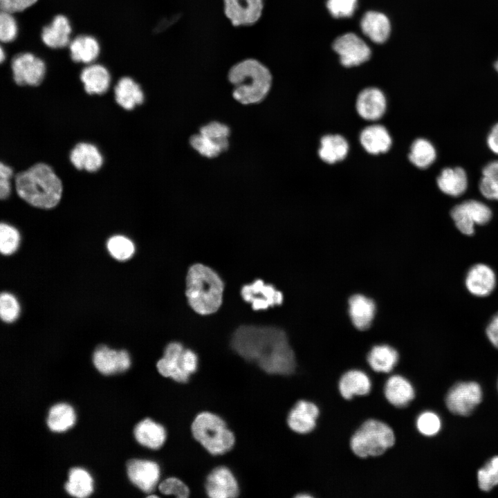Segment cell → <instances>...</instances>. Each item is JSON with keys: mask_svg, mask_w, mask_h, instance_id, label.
<instances>
[{"mask_svg": "<svg viewBox=\"0 0 498 498\" xmlns=\"http://www.w3.org/2000/svg\"><path fill=\"white\" fill-rule=\"evenodd\" d=\"M450 215L457 229L461 233L470 236L474 233L475 225H485L490 220L492 212L481 201L468 200L455 205Z\"/></svg>", "mask_w": 498, "mask_h": 498, "instance_id": "obj_8", "label": "cell"}, {"mask_svg": "<svg viewBox=\"0 0 498 498\" xmlns=\"http://www.w3.org/2000/svg\"><path fill=\"white\" fill-rule=\"evenodd\" d=\"M351 320L358 330L367 329L375 316L376 305L372 299L362 295H353L349 301Z\"/></svg>", "mask_w": 498, "mask_h": 498, "instance_id": "obj_28", "label": "cell"}, {"mask_svg": "<svg viewBox=\"0 0 498 498\" xmlns=\"http://www.w3.org/2000/svg\"><path fill=\"white\" fill-rule=\"evenodd\" d=\"M17 21L12 13L2 11L0 12V40L2 43H9L15 40L17 35Z\"/></svg>", "mask_w": 498, "mask_h": 498, "instance_id": "obj_44", "label": "cell"}, {"mask_svg": "<svg viewBox=\"0 0 498 498\" xmlns=\"http://www.w3.org/2000/svg\"><path fill=\"white\" fill-rule=\"evenodd\" d=\"M465 284L468 291L477 297H486L494 290L496 275L488 265L477 264L468 271Z\"/></svg>", "mask_w": 498, "mask_h": 498, "instance_id": "obj_20", "label": "cell"}, {"mask_svg": "<svg viewBox=\"0 0 498 498\" xmlns=\"http://www.w3.org/2000/svg\"><path fill=\"white\" fill-rule=\"evenodd\" d=\"M205 490L212 498H234L239 495L237 480L231 471L224 466L214 468L208 476Z\"/></svg>", "mask_w": 498, "mask_h": 498, "instance_id": "obj_16", "label": "cell"}, {"mask_svg": "<svg viewBox=\"0 0 498 498\" xmlns=\"http://www.w3.org/2000/svg\"><path fill=\"white\" fill-rule=\"evenodd\" d=\"M478 484L483 491H490L498 485V456L492 458L477 473Z\"/></svg>", "mask_w": 498, "mask_h": 498, "instance_id": "obj_40", "label": "cell"}, {"mask_svg": "<svg viewBox=\"0 0 498 498\" xmlns=\"http://www.w3.org/2000/svg\"><path fill=\"white\" fill-rule=\"evenodd\" d=\"M223 283L210 268L201 264L192 265L186 278V296L190 306L199 314L216 312L222 302Z\"/></svg>", "mask_w": 498, "mask_h": 498, "instance_id": "obj_4", "label": "cell"}, {"mask_svg": "<svg viewBox=\"0 0 498 498\" xmlns=\"http://www.w3.org/2000/svg\"><path fill=\"white\" fill-rule=\"evenodd\" d=\"M93 479L85 470L80 468H71L68 472V480L65 484L66 492L71 496L83 498L93 492Z\"/></svg>", "mask_w": 498, "mask_h": 498, "instance_id": "obj_35", "label": "cell"}, {"mask_svg": "<svg viewBox=\"0 0 498 498\" xmlns=\"http://www.w3.org/2000/svg\"><path fill=\"white\" fill-rule=\"evenodd\" d=\"M342 64L347 67L358 66L369 59L371 50L366 43L354 33L338 37L333 44Z\"/></svg>", "mask_w": 498, "mask_h": 498, "instance_id": "obj_12", "label": "cell"}, {"mask_svg": "<svg viewBox=\"0 0 498 498\" xmlns=\"http://www.w3.org/2000/svg\"><path fill=\"white\" fill-rule=\"evenodd\" d=\"M127 474L130 481L142 491L153 490L160 477V468L154 461L131 459L127 462Z\"/></svg>", "mask_w": 498, "mask_h": 498, "instance_id": "obj_17", "label": "cell"}, {"mask_svg": "<svg viewBox=\"0 0 498 498\" xmlns=\"http://www.w3.org/2000/svg\"><path fill=\"white\" fill-rule=\"evenodd\" d=\"M487 144L493 153L498 154V123L492 127L487 138Z\"/></svg>", "mask_w": 498, "mask_h": 498, "instance_id": "obj_51", "label": "cell"}, {"mask_svg": "<svg viewBox=\"0 0 498 498\" xmlns=\"http://www.w3.org/2000/svg\"><path fill=\"white\" fill-rule=\"evenodd\" d=\"M93 362L95 368L106 375L124 371L130 366V358L126 351H116L105 345L96 348Z\"/></svg>", "mask_w": 498, "mask_h": 498, "instance_id": "obj_18", "label": "cell"}, {"mask_svg": "<svg viewBox=\"0 0 498 498\" xmlns=\"http://www.w3.org/2000/svg\"><path fill=\"white\" fill-rule=\"evenodd\" d=\"M20 235L18 230L7 223L0 225V250L3 255H11L18 248Z\"/></svg>", "mask_w": 498, "mask_h": 498, "instance_id": "obj_41", "label": "cell"}, {"mask_svg": "<svg viewBox=\"0 0 498 498\" xmlns=\"http://www.w3.org/2000/svg\"><path fill=\"white\" fill-rule=\"evenodd\" d=\"M231 345L239 356L268 374L289 376L297 371L296 353L279 328L241 326L233 333Z\"/></svg>", "mask_w": 498, "mask_h": 498, "instance_id": "obj_1", "label": "cell"}, {"mask_svg": "<svg viewBox=\"0 0 498 498\" xmlns=\"http://www.w3.org/2000/svg\"><path fill=\"white\" fill-rule=\"evenodd\" d=\"M15 183L19 196L38 208H53L62 197V182L53 169L45 163H37L19 172L15 176Z\"/></svg>", "mask_w": 498, "mask_h": 498, "instance_id": "obj_2", "label": "cell"}, {"mask_svg": "<svg viewBox=\"0 0 498 498\" xmlns=\"http://www.w3.org/2000/svg\"><path fill=\"white\" fill-rule=\"evenodd\" d=\"M360 141L365 150L374 155L387 152L392 143L389 131L381 124L365 127L360 133Z\"/></svg>", "mask_w": 498, "mask_h": 498, "instance_id": "obj_25", "label": "cell"}, {"mask_svg": "<svg viewBox=\"0 0 498 498\" xmlns=\"http://www.w3.org/2000/svg\"><path fill=\"white\" fill-rule=\"evenodd\" d=\"M408 157L414 165L420 169H425L434 162L436 152L429 140L418 138L412 142Z\"/></svg>", "mask_w": 498, "mask_h": 498, "instance_id": "obj_37", "label": "cell"}, {"mask_svg": "<svg viewBox=\"0 0 498 498\" xmlns=\"http://www.w3.org/2000/svg\"><path fill=\"white\" fill-rule=\"evenodd\" d=\"M358 0H328L326 7L336 18L351 17L357 6Z\"/></svg>", "mask_w": 498, "mask_h": 498, "instance_id": "obj_45", "label": "cell"}, {"mask_svg": "<svg viewBox=\"0 0 498 498\" xmlns=\"http://www.w3.org/2000/svg\"><path fill=\"white\" fill-rule=\"evenodd\" d=\"M72 32L68 19L64 15H57L50 24L42 28L41 39L48 48L58 49L65 48L70 44Z\"/></svg>", "mask_w": 498, "mask_h": 498, "instance_id": "obj_23", "label": "cell"}, {"mask_svg": "<svg viewBox=\"0 0 498 498\" xmlns=\"http://www.w3.org/2000/svg\"><path fill=\"white\" fill-rule=\"evenodd\" d=\"M191 428L195 439L212 454H223L234 443V436L223 420L211 412L199 414Z\"/></svg>", "mask_w": 498, "mask_h": 498, "instance_id": "obj_6", "label": "cell"}, {"mask_svg": "<svg viewBox=\"0 0 498 498\" xmlns=\"http://www.w3.org/2000/svg\"><path fill=\"white\" fill-rule=\"evenodd\" d=\"M437 185L444 194L451 196L463 194L468 187V178L465 170L459 167L443 169L438 176Z\"/></svg>", "mask_w": 498, "mask_h": 498, "instance_id": "obj_31", "label": "cell"}, {"mask_svg": "<svg viewBox=\"0 0 498 498\" xmlns=\"http://www.w3.org/2000/svg\"><path fill=\"white\" fill-rule=\"evenodd\" d=\"M12 169L10 167L3 163L0 165V197L1 199H7L11 191L10 179L12 176Z\"/></svg>", "mask_w": 498, "mask_h": 498, "instance_id": "obj_48", "label": "cell"}, {"mask_svg": "<svg viewBox=\"0 0 498 498\" xmlns=\"http://www.w3.org/2000/svg\"><path fill=\"white\" fill-rule=\"evenodd\" d=\"M495 68L497 70V71L498 72V60L495 64Z\"/></svg>", "mask_w": 498, "mask_h": 498, "instance_id": "obj_53", "label": "cell"}, {"mask_svg": "<svg viewBox=\"0 0 498 498\" xmlns=\"http://www.w3.org/2000/svg\"><path fill=\"white\" fill-rule=\"evenodd\" d=\"M366 359L373 371L389 376L400 361V354L392 346L380 344L369 350Z\"/></svg>", "mask_w": 498, "mask_h": 498, "instance_id": "obj_24", "label": "cell"}, {"mask_svg": "<svg viewBox=\"0 0 498 498\" xmlns=\"http://www.w3.org/2000/svg\"><path fill=\"white\" fill-rule=\"evenodd\" d=\"M372 387L369 376L364 371L352 369L344 372L338 381L340 395L347 400L368 395Z\"/></svg>", "mask_w": 498, "mask_h": 498, "instance_id": "obj_22", "label": "cell"}, {"mask_svg": "<svg viewBox=\"0 0 498 498\" xmlns=\"http://www.w3.org/2000/svg\"><path fill=\"white\" fill-rule=\"evenodd\" d=\"M243 299L251 303L254 310L266 309L269 306L281 304L283 295L272 285L265 284L261 279L245 285L241 290Z\"/></svg>", "mask_w": 498, "mask_h": 498, "instance_id": "obj_14", "label": "cell"}, {"mask_svg": "<svg viewBox=\"0 0 498 498\" xmlns=\"http://www.w3.org/2000/svg\"><path fill=\"white\" fill-rule=\"evenodd\" d=\"M158 488L164 495H173L178 498H186L190 494L188 487L176 477L166 479L160 483Z\"/></svg>", "mask_w": 498, "mask_h": 498, "instance_id": "obj_46", "label": "cell"}, {"mask_svg": "<svg viewBox=\"0 0 498 498\" xmlns=\"http://www.w3.org/2000/svg\"><path fill=\"white\" fill-rule=\"evenodd\" d=\"M228 79L233 98L243 104L262 101L272 85V75L266 65L255 58L242 59L231 66Z\"/></svg>", "mask_w": 498, "mask_h": 498, "instance_id": "obj_3", "label": "cell"}, {"mask_svg": "<svg viewBox=\"0 0 498 498\" xmlns=\"http://www.w3.org/2000/svg\"><path fill=\"white\" fill-rule=\"evenodd\" d=\"M348 151L349 144L343 136L329 134L322 138L318 155L325 163L333 164L342 160Z\"/></svg>", "mask_w": 498, "mask_h": 498, "instance_id": "obj_34", "label": "cell"}, {"mask_svg": "<svg viewBox=\"0 0 498 498\" xmlns=\"http://www.w3.org/2000/svg\"><path fill=\"white\" fill-rule=\"evenodd\" d=\"M383 391L389 403L398 409L407 407L416 397L412 382L407 378L398 374L389 376Z\"/></svg>", "mask_w": 498, "mask_h": 498, "instance_id": "obj_15", "label": "cell"}, {"mask_svg": "<svg viewBox=\"0 0 498 498\" xmlns=\"http://www.w3.org/2000/svg\"><path fill=\"white\" fill-rule=\"evenodd\" d=\"M416 426L421 434L430 436L438 433L441 428V421L436 414L427 411L418 416Z\"/></svg>", "mask_w": 498, "mask_h": 498, "instance_id": "obj_43", "label": "cell"}, {"mask_svg": "<svg viewBox=\"0 0 498 498\" xmlns=\"http://www.w3.org/2000/svg\"><path fill=\"white\" fill-rule=\"evenodd\" d=\"M70 160L76 169L90 172L98 170L103 163L98 149L87 142H80L75 146L70 154Z\"/></svg>", "mask_w": 498, "mask_h": 498, "instance_id": "obj_27", "label": "cell"}, {"mask_svg": "<svg viewBox=\"0 0 498 498\" xmlns=\"http://www.w3.org/2000/svg\"><path fill=\"white\" fill-rule=\"evenodd\" d=\"M482 400V391L475 382H461L454 385L448 391L445 403L453 414L470 415Z\"/></svg>", "mask_w": 498, "mask_h": 498, "instance_id": "obj_10", "label": "cell"}, {"mask_svg": "<svg viewBox=\"0 0 498 498\" xmlns=\"http://www.w3.org/2000/svg\"><path fill=\"white\" fill-rule=\"evenodd\" d=\"M6 59V53L2 46L0 48V63H3Z\"/></svg>", "mask_w": 498, "mask_h": 498, "instance_id": "obj_52", "label": "cell"}, {"mask_svg": "<svg viewBox=\"0 0 498 498\" xmlns=\"http://www.w3.org/2000/svg\"><path fill=\"white\" fill-rule=\"evenodd\" d=\"M70 57L76 63L91 64L99 56L100 48L93 36L81 35L75 37L68 45Z\"/></svg>", "mask_w": 498, "mask_h": 498, "instance_id": "obj_30", "label": "cell"}, {"mask_svg": "<svg viewBox=\"0 0 498 498\" xmlns=\"http://www.w3.org/2000/svg\"><path fill=\"white\" fill-rule=\"evenodd\" d=\"M356 108L365 120L374 121L382 117L386 111L387 102L384 93L377 88L362 90L358 95Z\"/></svg>", "mask_w": 498, "mask_h": 498, "instance_id": "obj_19", "label": "cell"}, {"mask_svg": "<svg viewBox=\"0 0 498 498\" xmlns=\"http://www.w3.org/2000/svg\"><path fill=\"white\" fill-rule=\"evenodd\" d=\"M396 443V435L387 423L376 418L365 421L352 434L349 445L360 458L378 457Z\"/></svg>", "mask_w": 498, "mask_h": 498, "instance_id": "obj_5", "label": "cell"}, {"mask_svg": "<svg viewBox=\"0 0 498 498\" xmlns=\"http://www.w3.org/2000/svg\"><path fill=\"white\" fill-rule=\"evenodd\" d=\"M20 306L16 297L9 293H2L0 297V315L3 322H12L19 315Z\"/></svg>", "mask_w": 498, "mask_h": 498, "instance_id": "obj_42", "label": "cell"}, {"mask_svg": "<svg viewBox=\"0 0 498 498\" xmlns=\"http://www.w3.org/2000/svg\"><path fill=\"white\" fill-rule=\"evenodd\" d=\"M85 91L90 95H101L107 91L111 83V75L107 68L99 64L84 67L80 76Z\"/></svg>", "mask_w": 498, "mask_h": 498, "instance_id": "obj_26", "label": "cell"}, {"mask_svg": "<svg viewBox=\"0 0 498 498\" xmlns=\"http://www.w3.org/2000/svg\"><path fill=\"white\" fill-rule=\"evenodd\" d=\"M361 29L363 33L376 43L386 41L390 33V22L384 14L369 11L361 19Z\"/></svg>", "mask_w": 498, "mask_h": 498, "instance_id": "obj_32", "label": "cell"}, {"mask_svg": "<svg viewBox=\"0 0 498 498\" xmlns=\"http://www.w3.org/2000/svg\"><path fill=\"white\" fill-rule=\"evenodd\" d=\"M133 434L140 444L151 449L160 448L166 439L164 427L150 418L139 422L134 428Z\"/></svg>", "mask_w": 498, "mask_h": 498, "instance_id": "obj_33", "label": "cell"}, {"mask_svg": "<svg viewBox=\"0 0 498 498\" xmlns=\"http://www.w3.org/2000/svg\"><path fill=\"white\" fill-rule=\"evenodd\" d=\"M183 351L184 349L179 342H173L168 344L165 349L163 357L156 364L159 373L177 382H187L190 375L185 372L181 365Z\"/></svg>", "mask_w": 498, "mask_h": 498, "instance_id": "obj_21", "label": "cell"}, {"mask_svg": "<svg viewBox=\"0 0 498 498\" xmlns=\"http://www.w3.org/2000/svg\"><path fill=\"white\" fill-rule=\"evenodd\" d=\"M107 249L111 255L117 260L125 261L130 259L134 252L135 246L128 238L122 235L111 237L107 241Z\"/></svg>", "mask_w": 498, "mask_h": 498, "instance_id": "obj_39", "label": "cell"}, {"mask_svg": "<svg viewBox=\"0 0 498 498\" xmlns=\"http://www.w3.org/2000/svg\"><path fill=\"white\" fill-rule=\"evenodd\" d=\"M38 0H0V9L10 13L22 12Z\"/></svg>", "mask_w": 498, "mask_h": 498, "instance_id": "obj_47", "label": "cell"}, {"mask_svg": "<svg viewBox=\"0 0 498 498\" xmlns=\"http://www.w3.org/2000/svg\"><path fill=\"white\" fill-rule=\"evenodd\" d=\"M197 356L190 349H184L181 357L183 369L188 375L194 373L197 368Z\"/></svg>", "mask_w": 498, "mask_h": 498, "instance_id": "obj_49", "label": "cell"}, {"mask_svg": "<svg viewBox=\"0 0 498 498\" xmlns=\"http://www.w3.org/2000/svg\"><path fill=\"white\" fill-rule=\"evenodd\" d=\"M320 414V408L315 403L300 399L289 410L286 425L295 433L307 434L316 427Z\"/></svg>", "mask_w": 498, "mask_h": 498, "instance_id": "obj_13", "label": "cell"}, {"mask_svg": "<svg viewBox=\"0 0 498 498\" xmlns=\"http://www.w3.org/2000/svg\"><path fill=\"white\" fill-rule=\"evenodd\" d=\"M479 188L485 198L498 201V160L490 162L483 167Z\"/></svg>", "mask_w": 498, "mask_h": 498, "instance_id": "obj_38", "label": "cell"}, {"mask_svg": "<svg viewBox=\"0 0 498 498\" xmlns=\"http://www.w3.org/2000/svg\"><path fill=\"white\" fill-rule=\"evenodd\" d=\"M75 421V415L71 406L66 403L53 405L48 412L47 425L53 432H64L71 427Z\"/></svg>", "mask_w": 498, "mask_h": 498, "instance_id": "obj_36", "label": "cell"}, {"mask_svg": "<svg viewBox=\"0 0 498 498\" xmlns=\"http://www.w3.org/2000/svg\"><path fill=\"white\" fill-rule=\"evenodd\" d=\"M11 69L13 80L17 84L36 86L44 78L46 65L39 57L26 52L18 53L12 57Z\"/></svg>", "mask_w": 498, "mask_h": 498, "instance_id": "obj_9", "label": "cell"}, {"mask_svg": "<svg viewBox=\"0 0 498 498\" xmlns=\"http://www.w3.org/2000/svg\"><path fill=\"white\" fill-rule=\"evenodd\" d=\"M486 332L490 342L498 349V312L490 320Z\"/></svg>", "mask_w": 498, "mask_h": 498, "instance_id": "obj_50", "label": "cell"}, {"mask_svg": "<svg viewBox=\"0 0 498 498\" xmlns=\"http://www.w3.org/2000/svg\"><path fill=\"white\" fill-rule=\"evenodd\" d=\"M114 95L116 102L126 110H132L144 101L140 86L130 77H123L118 81Z\"/></svg>", "mask_w": 498, "mask_h": 498, "instance_id": "obj_29", "label": "cell"}, {"mask_svg": "<svg viewBox=\"0 0 498 498\" xmlns=\"http://www.w3.org/2000/svg\"><path fill=\"white\" fill-rule=\"evenodd\" d=\"M225 17L234 27L251 26L261 19L264 0H223Z\"/></svg>", "mask_w": 498, "mask_h": 498, "instance_id": "obj_11", "label": "cell"}, {"mask_svg": "<svg viewBox=\"0 0 498 498\" xmlns=\"http://www.w3.org/2000/svg\"><path fill=\"white\" fill-rule=\"evenodd\" d=\"M199 134L191 136V146L201 155L214 158L225 151L229 145V127L219 122H211L201 127Z\"/></svg>", "mask_w": 498, "mask_h": 498, "instance_id": "obj_7", "label": "cell"}]
</instances>
